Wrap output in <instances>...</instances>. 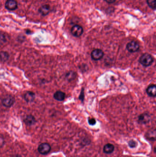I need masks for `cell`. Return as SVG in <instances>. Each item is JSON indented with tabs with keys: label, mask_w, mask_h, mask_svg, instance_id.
Here are the masks:
<instances>
[{
	"label": "cell",
	"mask_w": 156,
	"mask_h": 157,
	"mask_svg": "<svg viewBox=\"0 0 156 157\" xmlns=\"http://www.w3.org/2000/svg\"><path fill=\"white\" fill-rule=\"evenodd\" d=\"M14 157H22L21 156H20V155H15Z\"/></svg>",
	"instance_id": "cell-24"
},
{
	"label": "cell",
	"mask_w": 156,
	"mask_h": 157,
	"mask_svg": "<svg viewBox=\"0 0 156 157\" xmlns=\"http://www.w3.org/2000/svg\"><path fill=\"white\" fill-rule=\"evenodd\" d=\"M76 73L75 72L73 71H70L68 72L66 74V78H67V81L68 82H71L74 80L76 78Z\"/></svg>",
	"instance_id": "cell-15"
},
{
	"label": "cell",
	"mask_w": 156,
	"mask_h": 157,
	"mask_svg": "<svg viewBox=\"0 0 156 157\" xmlns=\"http://www.w3.org/2000/svg\"><path fill=\"white\" fill-rule=\"evenodd\" d=\"M139 62L144 67H149L152 64L153 58L151 55L148 53H145L141 56L139 59Z\"/></svg>",
	"instance_id": "cell-1"
},
{
	"label": "cell",
	"mask_w": 156,
	"mask_h": 157,
	"mask_svg": "<svg viewBox=\"0 0 156 157\" xmlns=\"http://www.w3.org/2000/svg\"><path fill=\"white\" fill-rule=\"evenodd\" d=\"M79 98L81 101H83V99H84V90H82V92H81V94L79 96Z\"/></svg>",
	"instance_id": "cell-22"
},
{
	"label": "cell",
	"mask_w": 156,
	"mask_h": 157,
	"mask_svg": "<svg viewBox=\"0 0 156 157\" xmlns=\"http://www.w3.org/2000/svg\"><path fill=\"white\" fill-rule=\"evenodd\" d=\"M104 52L100 49H95L92 51L91 57L95 61L100 60L103 57Z\"/></svg>",
	"instance_id": "cell-4"
},
{
	"label": "cell",
	"mask_w": 156,
	"mask_h": 157,
	"mask_svg": "<svg viewBox=\"0 0 156 157\" xmlns=\"http://www.w3.org/2000/svg\"><path fill=\"white\" fill-rule=\"evenodd\" d=\"M128 145L130 148H134L137 146V143L133 140H131L128 142Z\"/></svg>",
	"instance_id": "cell-20"
},
{
	"label": "cell",
	"mask_w": 156,
	"mask_h": 157,
	"mask_svg": "<svg viewBox=\"0 0 156 157\" xmlns=\"http://www.w3.org/2000/svg\"><path fill=\"white\" fill-rule=\"evenodd\" d=\"M107 3H109V4H111V3H114L116 1V0H104Z\"/></svg>",
	"instance_id": "cell-23"
},
{
	"label": "cell",
	"mask_w": 156,
	"mask_h": 157,
	"mask_svg": "<svg viewBox=\"0 0 156 157\" xmlns=\"http://www.w3.org/2000/svg\"><path fill=\"white\" fill-rule=\"evenodd\" d=\"M51 146L48 143H42L39 146L38 150L42 155H47L51 151Z\"/></svg>",
	"instance_id": "cell-2"
},
{
	"label": "cell",
	"mask_w": 156,
	"mask_h": 157,
	"mask_svg": "<svg viewBox=\"0 0 156 157\" xmlns=\"http://www.w3.org/2000/svg\"><path fill=\"white\" fill-rule=\"evenodd\" d=\"M146 138L151 141H155L156 138V131L155 130H152L148 131L146 135Z\"/></svg>",
	"instance_id": "cell-16"
},
{
	"label": "cell",
	"mask_w": 156,
	"mask_h": 157,
	"mask_svg": "<svg viewBox=\"0 0 156 157\" xmlns=\"http://www.w3.org/2000/svg\"><path fill=\"white\" fill-rule=\"evenodd\" d=\"M126 49L131 53L136 52L140 48V45L136 41H132L128 42L126 46Z\"/></svg>",
	"instance_id": "cell-3"
},
{
	"label": "cell",
	"mask_w": 156,
	"mask_h": 157,
	"mask_svg": "<svg viewBox=\"0 0 156 157\" xmlns=\"http://www.w3.org/2000/svg\"><path fill=\"white\" fill-rule=\"evenodd\" d=\"M24 123L26 125L31 126L34 125L36 123V120L34 116L32 115H27L24 120Z\"/></svg>",
	"instance_id": "cell-10"
},
{
	"label": "cell",
	"mask_w": 156,
	"mask_h": 157,
	"mask_svg": "<svg viewBox=\"0 0 156 157\" xmlns=\"http://www.w3.org/2000/svg\"><path fill=\"white\" fill-rule=\"evenodd\" d=\"M66 94L64 92L58 91L54 94V98L58 101H63L65 99Z\"/></svg>",
	"instance_id": "cell-13"
},
{
	"label": "cell",
	"mask_w": 156,
	"mask_h": 157,
	"mask_svg": "<svg viewBox=\"0 0 156 157\" xmlns=\"http://www.w3.org/2000/svg\"><path fill=\"white\" fill-rule=\"evenodd\" d=\"M17 6L18 4L16 0H7L5 3V8L10 11L16 10L17 8Z\"/></svg>",
	"instance_id": "cell-8"
},
{
	"label": "cell",
	"mask_w": 156,
	"mask_h": 157,
	"mask_svg": "<svg viewBox=\"0 0 156 157\" xmlns=\"http://www.w3.org/2000/svg\"><path fill=\"white\" fill-rule=\"evenodd\" d=\"M147 94L150 97H155L156 96V87L155 85H151L146 90Z\"/></svg>",
	"instance_id": "cell-9"
},
{
	"label": "cell",
	"mask_w": 156,
	"mask_h": 157,
	"mask_svg": "<svg viewBox=\"0 0 156 157\" xmlns=\"http://www.w3.org/2000/svg\"><path fill=\"white\" fill-rule=\"evenodd\" d=\"M7 42V39L5 35L0 34V45H2Z\"/></svg>",
	"instance_id": "cell-19"
},
{
	"label": "cell",
	"mask_w": 156,
	"mask_h": 157,
	"mask_svg": "<svg viewBox=\"0 0 156 157\" xmlns=\"http://www.w3.org/2000/svg\"><path fill=\"white\" fill-rule=\"evenodd\" d=\"M150 120L151 116L148 113L146 112L142 113L138 117V122L140 124H146L148 123Z\"/></svg>",
	"instance_id": "cell-6"
},
{
	"label": "cell",
	"mask_w": 156,
	"mask_h": 157,
	"mask_svg": "<svg viewBox=\"0 0 156 157\" xmlns=\"http://www.w3.org/2000/svg\"><path fill=\"white\" fill-rule=\"evenodd\" d=\"M88 122L89 125H92V126L96 124V121L95 119L94 118L89 119H88Z\"/></svg>",
	"instance_id": "cell-21"
},
{
	"label": "cell",
	"mask_w": 156,
	"mask_h": 157,
	"mask_svg": "<svg viewBox=\"0 0 156 157\" xmlns=\"http://www.w3.org/2000/svg\"><path fill=\"white\" fill-rule=\"evenodd\" d=\"M50 12V6L47 4L43 5L40 7L39 9V12L42 15L46 16Z\"/></svg>",
	"instance_id": "cell-12"
},
{
	"label": "cell",
	"mask_w": 156,
	"mask_h": 157,
	"mask_svg": "<svg viewBox=\"0 0 156 157\" xmlns=\"http://www.w3.org/2000/svg\"><path fill=\"white\" fill-rule=\"evenodd\" d=\"M70 31L72 35L75 37H79L83 34V29L80 25H75L71 28Z\"/></svg>",
	"instance_id": "cell-5"
},
{
	"label": "cell",
	"mask_w": 156,
	"mask_h": 157,
	"mask_svg": "<svg viewBox=\"0 0 156 157\" xmlns=\"http://www.w3.org/2000/svg\"><path fill=\"white\" fill-rule=\"evenodd\" d=\"M115 150V146L112 144H106L103 148L104 152L106 154H111Z\"/></svg>",
	"instance_id": "cell-14"
},
{
	"label": "cell",
	"mask_w": 156,
	"mask_h": 157,
	"mask_svg": "<svg viewBox=\"0 0 156 157\" xmlns=\"http://www.w3.org/2000/svg\"><path fill=\"white\" fill-rule=\"evenodd\" d=\"M35 95L32 91H27L24 95V98L28 103H31L34 100Z\"/></svg>",
	"instance_id": "cell-11"
},
{
	"label": "cell",
	"mask_w": 156,
	"mask_h": 157,
	"mask_svg": "<svg viewBox=\"0 0 156 157\" xmlns=\"http://www.w3.org/2000/svg\"><path fill=\"white\" fill-rule=\"evenodd\" d=\"M15 103V99L12 96H8L3 98L2 100V104L4 107L10 108L12 107Z\"/></svg>",
	"instance_id": "cell-7"
},
{
	"label": "cell",
	"mask_w": 156,
	"mask_h": 157,
	"mask_svg": "<svg viewBox=\"0 0 156 157\" xmlns=\"http://www.w3.org/2000/svg\"><path fill=\"white\" fill-rule=\"evenodd\" d=\"M146 2L148 6L153 10L156 9V0H147Z\"/></svg>",
	"instance_id": "cell-18"
},
{
	"label": "cell",
	"mask_w": 156,
	"mask_h": 157,
	"mask_svg": "<svg viewBox=\"0 0 156 157\" xmlns=\"http://www.w3.org/2000/svg\"><path fill=\"white\" fill-rule=\"evenodd\" d=\"M9 54L6 51H1L0 52V61L2 62H6L8 60Z\"/></svg>",
	"instance_id": "cell-17"
}]
</instances>
